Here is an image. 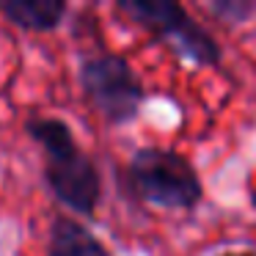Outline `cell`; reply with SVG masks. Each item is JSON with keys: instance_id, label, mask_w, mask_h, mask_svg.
Returning <instances> with one entry per match:
<instances>
[{"instance_id": "6da1fadb", "label": "cell", "mask_w": 256, "mask_h": 256, "mask_svg": "<svg viewBox=\"0 0 256 256\" xmlns=\"http://www.w3.org/2000/svg\"><path fill=\"white\" fill-rule=\"evenodd\" d=\"M28 132L50 154L47 182L58 193V198L80 215H91L100 201V176L94 162L78 149L69 127L58 118H39L28 124Z\"/></svg>"}, {"instance_id": "7a4b0ae2", "label": "cell", "mask_w": 256, "mask_h": 256, "mask_svg": "<svg viewBox=\"0 0 256 256\" xmlns=\"http://www.w3.org/2000/svg\"><path fill=\"white\" fill-rule=\"evenodd\" d=\"M127 176L135 196L160 206L190 210L204 196L196 168L179 152H171V149L149 146V149L135 152Z\"/></svg>"}, {"instance_id": "3957f363", "label": "cell", "mask_w": 256, "mask_h": 256, "mask_svg": "<svg viewBox=\"0 0 256 256\" xmlns=\"http://www.w3.org/2000/svg\"><path fill=\"white\" fill-rule=\"evenodd\" d=\"M122 12H127L138 25L149 28L154 36L174 47L182 58L198 66L220 64V44L210 30H204L179 3L174 0H122Z\"/></svg>"}, {"instance_id": "277c9868", "label": "cell", "mask_w": 256, "mask_h": 256, "mask_svg": "<svg viewBox=\"0 0 256 256\" xmlns=\"http://www.w3.org/2000/svg\"><path fill=\"white\" fill-rule=\"evenodd\" d=\"M83 88L96 110L113 124L132 122L144 102L140 80L118 56L91 58L83 66Z\"/></svg>"}, {"instance_id": "5b68a950", "label": "cell", "mask_w": 256, "mask_h": 256, "mask_svg": "<svg viewBox=\"0 0 256 256\" xmlns=\"http://www.w3.org/2000/svg\"><path fill=\"white\" fill-rule=\"evenodd\" d=\"M50 256H110V254L78 220L58 218L50 232Z\"/></svg>"}, {"instance_id": "8992f818", "label": "cell", "mask_w": 256, "mask_h": 256, "mask_svg": "<svg viewBox=\"0 0 256 256\" xmlns=\"http://www.w3.org/2000/svg\"><path fill=\"white\" fill-rule=\"evenodd\" d=\"M0 8L17 25L36 28V30L56 28L58 20L66 12V6H64L61 0H6V3H0Z\"/></svg>"}, {"instance_id": "52a82bcc", "label": "cell", "mask_w": 256, "mask_h": 256, "mask_svg": "<svg viewBox=\"0 0 256 256\" xmlns=\"http://www.w3.org/2000/svg\"><path fill=\"white\" fill-rule=\"evenodd\" d=\"M212 12L226 22H242L256 12V3H250V0H218V3H212Z\"/></svg>"}, {"instance_id": "ba28073f", "label": "cell", "mask_w": 256, "mask_h": 256, "mask_svg": "<svg viewBox=\"0 0 256 256\" xmlns=\"http://www.w3.org/2000/svg\"><path fill=\"white\" fill-rule=\"evenodd\" d=\"M220 256H254V254H220Z\"/></svg>"}]
</instances>
